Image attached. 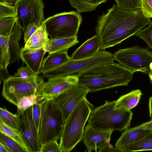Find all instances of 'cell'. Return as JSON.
Segmentation results:
<instances>
[{
  "mask_svg": "<svg viewBox=\"0 0 152 152\" xmlns=\"http://www.w3.org/2000/svg\"><path fill=\"white\" fill-rule=\"evenodd\" d=\"M151 21L145 17L141 9L125 11L114 4L97 20L96 34L101 44V50L113 47L134 35Z\"/></svg>",
  "mask_w": 152,
  "mask_h": 152,
  "instance_id": "1",
  "label": "cell"
},
{
  "mask_svg": "<svg viewBox=\"0 0 152 152\" xmlns=\"http://www.w3.org/2000/svg\"><path fill=\"white\" fill-rule=\"evenodd\" d=\"M134 72L114 61L102 64L84 72L78 76V83L89 92L128 86Z\"/></svg>",
  "mask_w": 152,
  "mask_h": 152,
  "instance_id": "2",
  "label": "cell"
},
{
  "mask_svg": "<svg viewBox=\"0 0 152 152\" xmlns=\"http://www.w3.org/2000/svg\"><path fill=\"white\" fill-rule=\"evenodd\" d=\"M94 106L83 98L77 104L65 121L60 138L62 152H69L83 139L84 127Z\"/></svg>",
  "mask_w": 152,
  "mask_h": 152,
  "instance_id": "3",
  "label": "cell"
},
{
  "mask_svg": "<svg viewBox=\"0 0 152 152\" xmlns=\"http://www.w3.org/2000/svg\"><path fill=\"white\" fill-rule=\"evenodd\" d=\"M115 101L109 102L94 108L91 112L88 124L100 130L124 131L131 124L133 113L131 110L115 108Z\"/></svg>",
  "mask_w": 152,
  "mask_h": 152,
  "instance_id": "4",
  "label": "cell"
},
{
  "mask_svg": "<svg viewBox=\"0 0 152 152\" xmlns=\"http://www.w3.org/2000/svg\"><path fill=\"white\" fill-rule=\"evenodd\" d=\"M40 103L41 115L38 136L41 145L60 139L64 122L62 111L53 99H44Z\"/></svg>",
  "mask_w": 152,
  "mask_h": 152,
  "instance_id": "5",
  "label": "cell"
},
{
  "mask_svg": "<svg viewBox=\"0 0 152 152\" xmlns=\"http://www.w3.org/2000/svg\"><path fill=\"white\" fill-rule=\"evenodd\" d=\"M114 61L113 55L111 53L102 50L88 58L76 60L70 59L64 64L44 72L42 77L49 78L60 76L78 77L96 66Z\"/></svg>",
  "mask_w": 152,
  "mask_h": 152,
  "instance_id": "6",
  "label": "cell"
},
{
  "mask_svg": "<svg viewBox=\"0 0 152 152\" xmlns=\"http://www.w3.org/2000/svg\"><path fill=\"white\" fill-rule=\"evenodd\" d=\"M83 20L80 13L72 11L57 14L45 19V24L51 39L74 37L77 36Z\"/></svg>",
  "mask_w": 152,
  "mask_h": 152,
  "instance_id": "7",
  "label": "cell"
},
{
  "mask_svg": "<svg viewBox=\"0 0 152 152\" xmlns=\"http://www.w3.org/2000/svg\"><path fill=\"white\" fill-rule=\"evenodd\" d=\"M43 81L42 77L37 75L26 77L10 76L3 81L1 95L8 102L17 106L21 98L36 94L37 87Z\"/></svg>",
  "mask_w": 152,
  "mask_h": 152,
  "instance_id": "8",
  "label": "cell"
},
{
  "mask_svg": "<svg viewBox=\"0 0 152 152\" xmlns=\"http://www.w3.org/2000/svg\"><path fill=\"white\" fill-rule=\"evenodd\" d=\"M115 60L134 73L140 72L148 74L152 62V51L138 46L119 49L113 54Z\"/></svg>",
  "mask_w": 152,
  "mask_h": 152,
  "instance_id": "9",
  "label": "cell"
},
{
  "mask_svg": "<svg viewBox=\"0 0 152 152\" xmlns=\"http://www.w3.org/2000/svg\"><path fill=\"white\" fill-rule=\"evenodd\" d=\"M16 10V23L24 32L31 23L40 26L45 19L42 0H16L14 4Z\"/></svg>",
  "mask_w": 152,
  "mask_h": 152,
  "instance_id": "10",
  "label": "cell"
},
{
  "mask_svg": "<svg viewBox=\"0 0 152 152\" xmlns=\"http://www.w3.org/2000/svg\"><path fill=\"white\" fill-rule=\"evenodd\" d=\"M18 129L22 134L30 152H40L41 145L38 130L32 116V105L17 114Z\"/></svg>",
  "mask_w": 152,
  "mask_h": 152,
  "instance_id": "11",
  "label": "cell"
},
{
  "mask_svg": "<svg viewBox=\"0 0 152 152\" xmlns=\"http://www.w3.org/2000/svg\"><path fill=\"white\" fill-rule=\"evenodd\" d=\"M78 83V77L60 76L48 78L37 87L36 94L43 99H53L68 88Z\"/></svg>",
  "mask_w": 152,
  "mask_h": 152,
  "instance_id": "12",
  "label": "cell"
},
{
  "mask_svg": "<svg viewBox=\"0 0 152 152\" xmlns=\"http://www.w3.org/2000/svg\"><path fill=\"white\" fill-rule=\"evenodd\" d=\"M89 92L87 88L78 83L53 99L62 111L64 123L78 103Z\"/></svg>",
  "mask_w": 152,
  "mask_h": 152,
  "instance_id": "13",
  "label": "cell"
},
{
  "mask_svg": "<svg viewBox=\"0 0 152 152\" xmlns=\"http://www.w3.org/2000/svg\"><path fill=\"white\" fill-rule=\"evenodd\" d=\"M114 130H102L95 129L88 124L85 128L82 140L86 145L85 151L97 152L110 143Z\"/></svg>",
  "mask_w": 152,
  "mask_h": 152,
  "instance_id": "14",
  "label": "cell"
},
{
  "mask_svg": "<svg viewBox=\"0 0 152 152\" xmlns=\"http://www.w3.org/2000/svg\"><path fill=\"white\" fill-rule=\"evenodd\" d=\"M101 48L100 39L96 34L88 39L76 49L71 55L70 59L76 60L91 57L98 53Z\"/></svg>",
  "mask_w": 152,
  "mask_h": 152,
  "instance_id": "15",
  "label": "cell"
},
{
  "mask_svg": "<svg viewBox=\"0 0 152 152\" xmlns=\"http://www.w3.org/2000/svg\"><path fill=\"white\" fill-rule=\"evenodd\" d=\"M47 52L44 48L34 49L21 48L20 58L37 75H38L43 57Z\"/></svg>",
  "mask_w": 152,
  "mask_h": 152,
  "instance_id": "16",
  "label": "cell"
},
{
  "mask_svg": "<svg viewBox=\"0 0 152 152\" xmlns=\"http://www.w3.org/2000/svg\"><path fill=\"white\" fill-rule=\"evenodd\" d=\"M152 130L142 128L139 126L128 129L124 130L116 141L115 147L122 150L124 147L141 139Z\"/></svg>",
  "mask_w": 152,
  "mask_h": 152,
  "instance_id": "17",
  "label": "cell"
},
{
  "mask_svg": "<svg viewBox=\"0 0 152 152\" xmlns=\"http://www.w3.org/2000/svg\"><path fill=\"white\" fill-rule=\"evenodd\" d=\"M70 59L67 51L50 53L43 60L38 75L59 66Z\"/></svg>",
  "mask_w": 152,
  "mask_h": 152,
  "instance_id": "18",
  "label": "cell"
},
{
  "mask_svg": "<svg viewBox=\"0 0 152 152\" xmlns=\"http://www.w3.org/2000/svg\"><path fill=\"white\" fill-rule=\"evenodd\" d=\"M22 29L17 23L9 34L8 48L11 54L10 63L16 61L19 63L20 58L21 48L18 42L21 39L23 32Z\"/></svg>",
  "mask_w": 152,
  "mask_h": 152,
  "instance_id": "19",
  "label": "cell"
},
{
  "mask_svg": "<svg viewBox=\"0 0 152 152\" xmlns=\"http://www.w3.org/2000/svg\"><path fill=\"white\" fill-rule=\"evenodd\" d=\"M45 24L42 23L25 43L24 48L34 49L45 48L50 39Z\"/></svg>",
  "mask_w": 152,
  "mask_h": 152,
  "instance_id": "20",
  "label": "cell"
},
{
  "mask_svg": "<svg viewBox=\"0 0 152 152\" xmlns=\"http://www.w3.org/2000/svg\"><path fill=\"white\" fill-rule=\"evenodd\" d=\"M78 36L72 37L50 39L45 47L47 52L52 53L61 51H68L69 49L79 42Z\"/></svg>",
  "mask_w": 152,
  "mask_h": 152,
  "instance_id": "21",
  "label": "cell"
},
{
  "mask_svg": "<svg viewBox=\"0 0 152 152\" xmlns=\"http://www.w3.org/2000/svg\"><path fill=\"white\" fill-rule=\"evenodd\" d=\"M142 94L141 90L137 89L121 96L115 101V108L131 110L138 104Z\"/></svg>",
  "mask_w": 152,
  "mask_h": 152,
  "instance_id": "22",
  "label": "cell"
},
{
  "mask_svg": "<svg viewBox=\"0 0 152 152\" xmlns=\"http://www.w3.org/2000/svg\"><path fill=\"white\" fill-rule=\"evenodd\" d=\"M124 152L152 151V130L138 141L124 147Z\"/></svg>",
  "mask_w": 152,
  "mask_h": 152,
  "instance_id": "23",
  "label": "cell"
},
{
  "mask_svg": "<svg viewBox=\"0 0 152 152\" xmlns=\"http://www.w3.org/2000/svg\"><path fill=\"white\" fill-rule=\"evenodd\" d=\"M107 0H69L71 6L80 14L86 12H91L95 10L100 4Z\"/></svg>",
  "mask_w": 152,
  "mask_h": 152,
  "instance_id": "24",
  "label": "cell"
},
{
  "mask_svg": "<svg viewBox=\"0 0 152 152\" xmlns=\"http://www.w3.org/2000/svg\"><path fill=\"white\" fill-rule=\"evenodd\" d=\"M9 34L0 35V69L9 74L7 67L11 60V54L8 48Z\"/></svg>",
  "mask_w": 152,
  "mask_h": 152,
  "instance_id": "25",
  "label": "cell"
},
{
  "mask_svg": "<svg viewBox=\"0 0 152 152\" xmlns=\"http://www.w3.org/2000/svg\"><path fill=\"white\" fill-rule=\"evenodd\" d=\"M0 141L5 144L11 152H30L29 149L4 133L0 132Z\"/></svg>",
  "mask_w": 152,
  "mask_h": 152,
  "instance_id": "26",
  "label": "cell"
},
{
  "mask_svg": "<svg viewBox=\"0 0 152 152\" xmlns=\"http://www.w3.org/2000/svg\"><path fill=\"white\" fill-rule=\"evenodd\" d=\"M43 100L42 98L38 97L36 94L22 97L18 101L17 106V111L16 114L20 113L34 103L40 102Z\"/></svg>",
  "mask_w": 152,
  "mask_h": 152,
  "instance_id": "27",
  "label": "cell"
},
{
  "mask_svg": "<svg viewBox=\"0 0 152 152\" xmlns=\"http://www.w3.org/2000/svg\"><path fill=\"white\" fill-rule=\"evenodd\" d=\"M0 120L8 126L18 130L17 114H13L6 108L0 107Z\"/></svg>",
  "mask_w": 152,
  "mask_h": 152,
  "instance_id": "28",
  "label": "cell"
},
{
  "mask_svg": "<svg viewBox=\"0 0 152 152\" xmlns=\"http://www.w3.org/2000/svg\"><path fill=\"white\" fill-rule=\"evenodd\" d=\"M0 132L11 137L29 149L20 132L16 129L8 126L0 120Z\"/></svg>",
  "mask_w": 152,
  "mask_h": 152,
  "instance_id": "29",
  "label": "cell"
},
{
  "mask_svg": "<svg viewBox=\"0 0 152 152\" xmlns=\"http://www.w3.org/2000/svg\"><path fill=\"white\" fill-rule=\"evenodd\" d=\"M117 6L120 9L134 11L141 9L140 0H115Z\"/></svg>",
  "mask_w": 152,
  "mask_h": 152,
  "instance_id": "30",
  "label": "cell"
},
{
  "mask_svg": "<svg viewBox=\"0 0 152 152\" xmlns=\"http://www.w3.org/2000/svg\"><path fill=\"white\" fill-rule=\"evenodd\" d=\"M16 19L9 17L0 18V35L6 36L9 34L13 29Z\"/></svg>",
  "mask_w": 152,
  "mask_h": 152,
  "instance_id": "31",
  "label": "cell"
},
{
  "mask_svg": "<svg viewBox=\"0 0 152 152\" xmlns=\"http://www.w3.org/2000/svg\"><path fill=\"white\" fill-rule=\"evenodd\" d=\"M148 26L139 31L134 35L143 39L147 44L148 49L152 50V21Z\"/></svg>",
  "mask_w": 152,
  "mask_h": 152,
  "instance_id": "32",
  "label": "cell"
},
{
  "mask_svg": "<svg viewBox=\"0 0 152 152\" xmlns=\"http://www.w3.org/2000/svg\"><path fill=\"white\" fill-rule=\"evenodd\" d=\"M16 10L14 6L0 4V18L11 17L16 19Z\"/></svg>",
  "mask_w": 152,
  "mask_h": 152,
  "instance_id": "33",
  "label": "cell"
},
{
  "mask_svg": "<svg viewBox=\"0 0 152 152\" xmlns=\"http://www.w3.org/2000/svg\"><path fill=\"white\" fill-rule=\"evenodd\" d=\"M57 140L52 141L42 145L40 152H62Z\"/></svg>",
  "mask_w": 152,
  "mask_h": 152,
  "instance_id": "34",
  "label": "cell"
},
{
  "mask_svg": "<svg viewBox=\"0 0 152 152\" xmlns=\"http://www.w3.org/2000/svg\"><path fill=\"white\" fill-rule=\"evenodd\" d=\"M141 9L144 16L152 18V0H140Z\"/></svg>",
  "mask_w": 152,
  "mask_h": 152,
  "instance_id": "35",
  "label": "cell"
},
{
  "mask_svg": "<svg viewBox=\"0 0 152 152\" xmlns=\"http://www.w3.org/2000/svg\"><path fill=\"white\" fill-rule=\"evenodd\" d=\"M37 75L28 66H23L17 70V72L13 75L14 77H26Z\"/></svg>",
  "mask_w": 152,
  "mask_h": 152,
  "instance_id": "36",
  "label": "cell"
},
{
  "mask_svg": "<svg viewBox=\"0 0 152 152\" xmlns=\"http://www.w3.org/2000/svg\"><path fill=\"white\" fill-rule=\"evenodd\" d=\"M41 115L40 102H37L32 105V116L33 119L38 130Z\"/></svg>",
  "mask_w": 152,
  "mask_h": 152,
  "instance_id": "37",
  "label": "cell"
},
{
  "mask_svg": "<svg viewBox=\"0 0 152 152\" xmlns=\"http://www.w3.org/2000/svg\"><path fill=\"white\" fill-rule=\"evenodd\" d=\"M39 27V26L35 23H31L28 25L27 28L24 32L23 39L24 43L26 42Z\"/></svg>",
  "mask_w": 152,
  "mask_h": 152,
  "instance_id": "38",
  "label": "cell"
},
{
  "mask_svg": "<svg viewBox=\"0 0 152 152\" xmlns=\"http://www.w3.org/2000/svg\"><path fill=\"white\" fill-rule=\"evenodd\" d=\"M99 152H124L123 151L115 147H114L110 143L103 148L99 150Z\"/></svg>",
  "mask_w": 152,
  "mask_h": 152,
  "instance_id": "39",
  "label": "cell"
},
{
  "mask_svg": "<svg viewBox=\"0 0 152 152\" xmlns=\"http://www.w3.org/2000/svg\"><path fill=\"white\" fill-rule=\"evenodd\" d=\"M139 126L149 129H152V119Z\"/></svg>",
  "mask_w": 152,
  "mask_h": 152,
  "instance_id": "40",
  "label": "cell"
},
{
  "mask_svg": "<svg viewBox=\"0 0 152 152\" xmlns=\"http://www.w3.org/2000/svg\"><path fill=\"white\" fill-rule=\"evenodd\" d=\"M0 152H11V151L5 144L0 141Z\"/></svg>",
  "mask_w": 152,
  "mask_h": 152,
  "instance_id": "41",
  "label": "cell"
},
{
  "mask_svg": "<svg viewBox=\"0 0 152 152\" xmlns=\"http://www.w3.org/2000/svg\"><path fill=\"white\" fill-rule=\"evenodd\" d=\"M149 115L151 119H152V96L150 97L148 104Z\"/></svg>",
  "mask_w": 152,
  "mask_h": 152,
  "instance_id": "42",
  "label": "cell"
},
{
  "mask_svg": "<svg viewBox=\"0 0 152 152\" xmlns=\"http://www.w3.org/2000/svg\"><path fill=\"white\" fill-rule=\"evenodd\" d=\"M0 4H7L12 5V2H10L7 0H0Z\"/></svg>",
  "mask_w": 152,
  "mask_h": 152,
  "instance_id": "43",
  "label": "cell"
},
{
  "mask_svg": "<svg viewBox=\"0 0 152 152\" xmlns=\"http://www.w3.org/2000/svg\"><path fill=\"white\" fill-rule=\"evenodd\" d=\"M148 75L151 80L152 82V70H150V72L148 74Z\"/></svg>",
  "mask_w": 152,
  "mask_h": 152,
  "instance_id": "44",
  "label": "cell"
},
{
  "mask_svg": "<svg viewBox=\"0 0 152 152\" xmlns=\"http://www.w3.org/2000/svg\"><path fill=\"white\" fill-rule=\"evenodd\" d=\"M8 1L10 2H12L14 4L15 2H16V0H7Z\"/></svg>",
  "mask_w": 152,
  "mask_h": 152,
  "instance_id": "45",
  "label": "cell"
},
{
  "mask_svg": "<svg viewBox=\"0 0 152 152\" xmlns=\"http://www.w3.org/2000/svg\"><path fill=\"white\" fill-rule=\"evenodd\" d=\"M149 68L150 70H152V62L150 64Z\"/></svg>",
  "mask_w": 152,
  "mask_h": 152,
  "instance_id": "46",
  "label": "cell"
}]
</instances>
